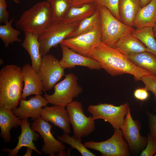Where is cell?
<instances>
[{
	"instance_id": "obj_40",
	"label": "cell",
	"mask_w": 156,
	"mask_h": 156,
	"mask_svg": "<svg viewBox=\"0 0 156 156\" xmlns=\"http://www.w3.org/2000/svg\"><path fill=\"white\" fill-rule=\"evenodd\" d=\"M153 29L154 31L156 32V21L153 27Z\"/></svg>"
},
{
	"instance_id": "obj_25",
	"label": "cell",
	"mask_w": 156,
	"mask_h": 156,
	"mask_svg": "<svg viewBox=\"0 0 156 156\" xmlns=\"http://www.w3.org/2000/svg\"><path fill=\"white\" fill-rule=\"evenodd\" d=\"M126 56L136 65L156 75V56L154 55L145 51Z\"/></svg>"
},
{
	"instance_id": "obj_32",
	"label": "cell",
	"mask_w": 156,
	"mask_h": 156,
	"mask_svg": "<svg viewBox=\"0 0 156 156\" xmlns=\"http://www.w3.org/2000/svg\"><path fill=\"white\" fill-rule=\"evenodd\" d=\"M140 80L144 84V88L153 93L156 102V75H145L141 77Z\"/></svg>"
},
{
	"instance_id": "obj_38",
	"label": "cell",
	"mask_w": 156,
	"mask_h": 156,
	"mask_svg": "<svg viewBox=\"0 0 156 156\" xmlns=\"http://www.w3.org/2000/svg\"><path fill=\"white\" fill-rule=\"evenodd\" d=\"M152 0H139L142 8L148 3Z\"/></svg>"
},
{
	"instance_id": "obj_6",
	"label": "cell",
	"mask_w": 156,
	"mask_h": 156,
	"mask_svg": "<svg viewBox=\"0 0 156 156\" xmlns=\"http://www.w3.org/2000/svg\"><path fill=\"white\" fill-rule=\"evenodd\" d=\"M78 79V77L73 73L65 75V78L54 86V93L49 95L45 92L44 97L49 103L66 107L83 92Z\"/></svg>"
},
{
	"instance_id": "obj_15",
	"label": "cell",
	"mask_w": 156,
	"mask_h": 156,
	"mask_svg": "<svg viewBox=\"0 0 156 156\" xmlns=\"http://www.w3.org/2000/svg\"><path fill=\"white\" fill-rule=\"evenodd\" d=\"M48 102L40 95H36L27 100L21 99L19 106L12 110V113L19 119L31 118L34 120L41 117L42 107H46Z\"/></svg>"
},
{
	"instance_id": "obj_14",
	"label": "cell",
	"mask_w": 156,
	"mask_h": 156,
	"mask_svg": "<svg viewBox=\"0 0 156 156\" xmlns=\"http://www.w3.org/2000/svg\"><path fill=\"white\" fill-rule=\"evenodd\" d=\"M60 46L62 57L60 62L64 69H71L77 66L86 67L91 69L102 68L99 63L92 58L81 55L62 44Z\"/></svg>"
},
{
	"instance_id": "obj_33",
	"label": "cell",
	"mask_w": 156,
	"mask_h": 156,
	"mask_svg": "<svg viewBox=\"0 0 156 156\" xmlns=\"http://www.w3.org/2000/svg\"><path fill=\"white\" fill-rule=\"evenodd\" d=\"M156 153V139L148 134L146 147L141 152L140 156H152Z\"/></svg>"
},
{
	"instance_id": "obj_27",
	"label": "cell",
	"mask_w": 156,
	"mask_h": 156,
	"mask_svg": "<svg viewBox=\"0 0 156 156\" xmlns=\"http://www.w3.org/2000/svg\"><path fill=\"white\" fill-rule=\"evenodd\" d=\"M14 20V17H12L7 23L0 25V38L6 47L14 42H22L18 38L21 31L12 26Z\"/></svg>"
},
{
	"instance_id": "obj_42",
	"label": "cell",
	"mask_w": 156,
	"mask_h": 156,
	"mask_svg": "<svg viewBox=\"0 0 156 156\" xmlns=\"http://www.w3.org/2000/svg\"><path fill=\"white\" fill-rule=\"evenodd\" d=\"M154 35H155V38L156 39V33H155L154 34Z\"/></svg>"
},
{
	"instance_id": "obj_39",
	"label": "cell",
	"mask_w": 156,
	"mask_h": 156,
	"mask_svg": "<svg viewBox=\"0 0 156 156\" xmlns=\"http://www.w3.org/2000/svg\"><path fill=\"white\" fill-rule=\"evenodd\" d=\"M32 149L27 148L26 152L23 155L24 156H30L31 155V154L32 152Z\"/></svg>"
},
{
	"instance_id": "obj_17",
	"label": "cell",
	"mask_w": 156,
	"mask_h": 156,
	"mask_svg": "<svg viewBox=\"0 0 156 156\" xmlns=\"http://www.w3.org/2000/svg\"><path fill=\"white\" fill-rule=\"evenodd\" d=\"M65 107L59 105L42 108L41 116L45 121L51 123L62 130L64 133L71 132L69 115Z\"/></svg>"
},
{
	"instance_id": "obj_4",
	"label": "cell",
	"mask_w": 156,
	"mask_h": 156,
	"mask_svg": "<svg viewBox=\"0 0 156 156\" xmlns=\"http://www.w3.org/2000/svg\"><path fill=\"white\" fill-rule=\"evenodd\" d=\"M97 6L100 18L102 42L113 46L120 38L133 33L134 30L133 27L118 20L105 7Z\"/></svg>"
},
{
	"instance_id": "obj_28",
	"label": "cell",
	"mask_w": 156,
	"mask_h": 156,
	"mask_svg": "<svg viewBox=\"0 0 156 156\" xmlns=\"http://www.w3.org/2000/svg\"><path fill=\"white\" fill-rule=\"evenodd\" d=\"M52 10L53 22L62 21L68 11L74 6L72 0H47Z\"/></svg>"
},
{
	"instance_id": "obj_20",
	"label": "cell",
	"mask_w": 156,
	"mask_h": 156,
	"mask_svg": "<svg viewBox=\"0 0 156 156\" xmlns=\"http://www.w3.org/2000/svg\"><path fill=\"white\" fill-rule=\"evenodd\" d=\"M21 121L12 113V109L0 107V136L5 142L11 141V129L20 126Z\"/></svg>"
},
{
	"instance_id": "obj_36",
	"label": "cell",
	"mask_w": 156,
	"mask_h": 156,
	"mask_svg": "<svg viewBox=\"0 0 156 156\" xmlns=\"http://www.w3.org/2000/svg\"><path fill=\"white\" fill-rule=\"evenodd\" d=\"M134 96L137 99L141 101H144L148 98L149 93L148 90L145 89L144 87L139 88L134 91Z\"/></svg>"
},
{
	"instance_id": "obj_16",
	"label": "cell",
	"mask_w": 156,
	"mask_h": 156,
	"mask_svg": "<svg viewBox=\"0 0 156 156\" xmlns=\"http://www.w3.org/2000/svg\"><path fill=\"white\" fill-rule=\"evenodd\" d=\"M27 118H24L21 120L20 125L21 132L18 138V140L16 146L12 149L5 148L2 149L3 152H7L9 156H16L20 150L24 146L32 149L39 155L41 154V152L37 149L33 143V141L38 140L40 135L31 128L30 124Z\"/></svg>"
},
{
	"instance_id": "obj_1",
	"label": "cell",
	"mask_w": 156,
	"mask_h": 156,
	"mask_svg": "<svg viewBox=\"0 0 156 156\" xmlns=\"http://www.w3.org/2000/svg\"><path fill=\"white\" fill-rule=\"evenodd\" d=\"M90 57L99 62L102 68L112 76L128 74L138 81L144 75H154L135 65L114 47L102 42L93 49Z\"/></svg>"
},
{
	"instance_id": "obj_21",
	"label": "cell",
	"mask_w": 156,
	"mask_h": 156,
	"mask_svg": "<svg viewBox=\"0 0 156 156\" xmlns=\"http://www.w3.org/2000/svg\"><path fill=\"white\" fill-rule=\"evenodd\" d=\"M141 8L139 0H119L118 11L120 21L133 27L135 17Z\"/></svg>"
},
{
	"instance_id": "obj_43",
	"label": "cell",
	"mask_w": 156,
	"mask_h": 156,
	"mask_svg": "<svg viewBox=\"0 0 156 156\" xmlns=\"http://www.w3.org/2000/svg\"><path fill=\"white\" fill-rule=\"evenodd\" d=\"M154 156H156V153H155L154 155Z\"/></svg>"
},
{
	"instance_id": "obj_26",
	"label": "cell",
	"mask_w": 156,
	"mask_h": 156,
	"mask_svg": "<svg viewBox=\"0 0 156 156\" xmlns=\"http://www.w3.org/2000/svg\"><path fill=\"white\" fill-rule=\"evenodd\" d=\"M132 34L143 44L147 52L156 56V40L153 27H148L136 28Z\"/></svg>"
},
{
	"instance_id": "obj_11",
	"label": "cell",
	"mask_w": 156,
	"mask_h": 156,
	"mask_svg": "<svg viewBox=\"0 0 156 156\" xmlns=\"http://www.w3.org/2000/svg\"><path fill=\"white\" fill-rule=\"evenodd\" d=\"M38 74L44 92L54 88L65 75L64 69L60 61L52 55L48 54L42 57Z\"/></svg>"
},
{
	"instance_id": "obj_29",
	"label": "cell",
	"mask_w": 156,
	"mask_h": 156,
	"mask_svg": "<svg viewBox=\"0 0 156 156\" xmlns=\"http://www.w3.org/2000/svg\"><path fill=\"white\" fill-rule=\"evenodd\" d=\"M57 139L62 142L70 145L71 148L76 149L83 156H96L81 143V138L74 135L71 136L69 133H64L61 135H58Z\"/></svg>"
},
{
	"instance_id": "obj_8",
	"label": "cell",
	"mask_w": 156,
	"mask_h": 156,
	"mask_svg": "<svg viewBox=\"0 0 156 156\" xmlns=\"http://www.w3.org/2000/svg\"><path fill=\"white\" fill-rule=\"evenodd\" d=\"M66 107L75 136L81 138L88 136L94 131L95 120L92 116L87 117L84 114L81 102L73 101Z\"/></svg>"
},
{
	"instance_id": "obj_35",
	"label": "cell",
	"mask_w": 156,
	"mask_h": 156,
	"mask_svg": "<svg viewBox=\"0 0 156 156\" xmlns=\"http://www.w3.org/2000/svg\"><path fill=\"white\" fill-rule=\"evenodd\" d=\"M150 135L156 139V115L147 111Z\"/></svg>"
},
{
	"instance_id": "obj_24",
	"label": "cell",
	"mask_w": 156,
	"mask_h": 156,
	"mask_svg": "<svg viewBox=\"0 0 156 156\" xmlns=\"http://www.w3.org/2000/svg\"><path fill=\"white\" fill-rule=\"evenodd\" d=\"M113 47L126 55L130 54L147 52L145 46L132 34L120 38Z\"/></svg>"
},
{
	"instance_id": "obj_30",
	"label": "cell",
	"mask_w": 156,
	"mask_h": 156,
	"mask_svg": "<svg viewBox=\"0 0 156 156\" xmlns=\"http://www.w3.org/2000/svg\"><path fill=\"white\" fill-rule=\"evenodd\" d=\"M101 24L100 14L97 7L95 12L92 16L81 21L77 28L69 38L75 37L90 30Z\"/></svg>"
},
{
	"instance_id": "obj_12",
	"label": "cell",
	"mask_w": 156,
	"mask_h": 156,
	"mask_svg": "<svg viewBox=\"0 0 156 156\" xmlns=\"http://www.w3.org/2000/svg\"><path fill=\"white\" fill-rule=\"evenodd\" d=\"M52 127L53 126L41 116L35 119L31 126V128L39 133L43 139L44 144L41 151L44 153L50 156L64 155H66V147L53 135L51 132Z\"/></svg>"
},
{
	"instance_id": "obj_2",
	"label": "cell",
	"mask_w": 156,
	"mask_h": 156,
	"mask_svg": "<svg viewBox=\"0 0 156 156\" xmlns=\"http://www.w3.org/2000/svg\"><path fill=\"white\" fill-rule=\"evenodd\" d=\"M23 81L21 68L14 64L4 66L0 71V107L12 109L22 99Z\"/></svg>"
},
{
	"instance_id": "obj_31",
	"label": "cell",
	"mask_w": 156,
	"mask_h": 156,
	"mask_svg": "<svg viewBox=\"0 0 156 156\" xmlns=\"http://www.w3.org/2000/svg\"><path fill=\"white\" fill-rule=\"evenodd\" d=\"M119 1V0H94V3L97 6L101 5L106 7L115 17L120 20L118 11Z\"/></svg>"
},
{
	"instance_id": "obj_41",
	"label": "cell",
	"mask_w": 156,
	"mask_h": 156,
	"mask_svg": "<svg viewBox=\"0 0 156 156\" xmlns=\"http://www.w3.org/2000/svg\"><path fill=\"white\" fill-rule=\"evenodd\" d=\"M13 0L15 3L16 4H18L20 3V1L19 0Z\"/></svg>"
},
{
	"instance_id": "obj_5",
	"label": "cell",
	"mask_w": 156,
	"mask_h": 156,
	"mask_svg": "<svg viewBox=\"0 0 156 156\" xmlns=\"http://www.w3.org/2000/svg\"><path fill=\"white\" fill-rule=\"evenodd\" d=\"M81 22L70 23H66L63 20L53 22L39 36L40 51L42 57L47 54L51 48L56 47L63 40L69 38Z\"/></svg>"
},
{
	"instance_id": "obj_34",
	"label": "cell",
	"mask_w": 156,
	"mask_h": 156,
	"mask_svg": "<svg viewBox=\"0 0 156 156\" xmlns=\"http://www.w3.org/2000/svg\"><path fill=\"white\" fill-rule=\"evenodd\" d=\"M7 5L5 0H0V23L5 24L8 21L9 13L7 10Z\"/></svg>"
},
{
	"instance_id": "obj_18",
	"label": "cell",
	"mask_w": 156,
	"mask_h": 156,
	"mask_svg": "<svg viewBox=\"0 0 156 156\" xmlns=\"http://www.w3.org/2000/svg\"><path fill=\"white\" fill-rule=\"evenodd\" d=\"M24 86L22 99H25L31 95H40L44 90L38 73L29 64L24 65L21 68Z\"/></svg>"
},
{
	"instance_id": "obj_13",
	"label": "cell",
	"mask_w": 156,
	"mask_h": 156,
	"mask_svg": "<svg viewBox=\"0 0 156 156\" xmlns=\"http://www.w3.org/2000/svg\"><path fill=\"white\" fill-rule=\"evenodd\" d=\"M140 129V123L138 121L133 119L129 108L121 129L130 150L133 153L142 151L147 144V138L141 135Z\"/></svg>"
},
{
	"instance_id": "obj_19",
	"label": "cell",
	"mask_w": 156,
	"mask_h": 156,
	"mask_svg": "<svg viewBox=\"0 0 156 156\" xmlns=\"http://www.w3.org/2000/svg\"><path fill=\"white\" fill-rule=\"evenodd\" d=\"M24 32L25 38L22 46L30 56L32 68L38 73L42 58L38 40L39 35L29 32Z\"/></svg>"
},
{
	"instance_id": "obj_10",
	"label": "cell",
	"mask_w": 156,
	"mask_h": 156,
	"mask_svg": "<svg viewBox=\"0 0 156 156\" xmlns=\"http://www.w3.org/2000/svg\"><path fill=\"white\" fill-rule=\"evenodd\" d=\"M121 129H114L112 136L107 140L101 142L93 141L85 142L87 148L97 151L102 156H127L130 155L128 145L123 138Z\"/></svg>"
},
{
	"instance_id": "obj_22",
	"label": "cell",
	"mask_w": 156,
	"mask_h": 156,
	"mask_svg": "<svg viewBox=\"0 0 156 156\" xmlns=\"http://www.w3.org/2000/svg\"><path fill=\"white\" fill-rule=\"evenodd\" d=\"M156 21V0H152L142 8L136 15L133 27L136 28L153 27Z\"/></svg>"
},
{
	"instance_id": "obj_37",
	"label": "cell",
	"mask_w": 156,
	"mask_h": 156,
	"mask_svg": "<svg viewBox=\"0 0 156 156\" xmlns=\"http://www.w3.org/2000/svg\"><path fill=\"white\" fill-rule=\"evenodd\" d=\"M74 6H76L82 5L84 4L94 2V0H72Z\"/></svg>"
},
{
	"instance_id": "obj_3",
	"label": "cell",
	"mask_w": 156,
	"mask_h": 156,
	"mask_svg": "<svg viewBox=\"0 0 156 156\" xmlns=\"http://www.w3.org/2000/svg\"><path fill=\"white\" fill-rule=\"evenodd\" d=\"M53 22L51 8L47 1L38 2L24 12L15 23L21 31L40 35Z\"/></svg>"
},
{
	"instance_id": "obj_9",
	"label": "cell",
	"mask_w": 156,
	"mask_h": 156,
	"mask_svg": "<svg viewBox=\"0 0 156 156\" xmlns=\"http://www.w3.org/2000/svg\"><path fill=\"white\" fill-rule=\"evenodd\" d=\"M101 24L75 37L66 39L60 44L79 54L90 57L93 49L101 42Z\"/></svg>"
},
{
	"instance_id": "obj_7",
	"label": "cell",
	"mask_w": 156,
	"mask_h": 156,
	"mask_svg": "<svg viewBox=\"0 0 156 156\" xmlns=\"http://www.w3.org/2000/svg\"><path fill=\"white\" fill-rule=\"evenodd\" d=\"M129 108L127 103L119 106L105 103L90 105L87 110L94 120L103 119L110 123L114 129H121Z\"/></svg>"
},
{
	"instance_id": "obj_44",
	"label": "cell",
	"mask_w": 156,
	"mask_h": 156,
	"mask_svg": "<svg viewBox=\"0 0 156 156\" xmlns=\"http://www.w3.org/2000/svg\"><path fill=\"white\" fill-rule=\"evenodd\" d=\"M19 1H21V0H19Z\"/></svg>"
},
{
	"instance_id": "obj_23",
	"label": "cell",
	"mask_w": 156,
	"mask_h": 156,
	"mask_svg": "<svg viewBox=\"0 0 156 156\" xmlns=\"http://www.w3.org/2000/svg\"><path fill=\"white\" fill-rule=\"evenodd\" d=\"M97 5L94 2L71 7L63 21L70 23L81 21L93 15L96 12Z\"/></svg>"
}]
</instances>
